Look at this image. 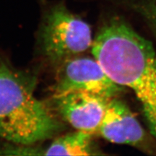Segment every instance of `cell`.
Segmentation results:
<instances>
[{
	"mask_svg": "<svg viewBox=\"0 0 156 156\" xmlns=\"http://www.w3.org/2000/svg\"><path fill=\"white\" fill-rule=\"evenodd\" d=\"M105 23L93 41V55L114 83L133 91L156 138L155 48L121 17Z\"/></svg>",
	"mask_w": 156,
	"mask_h": 156,
	"instance_id": "obj_1",
	"label": "cell"
},
{
	"mask_svg": "<svg viewBox=\"0 0 156 156\" xmlns=\"http://www.w3.org/2000/svg\"><path fill=\"white\" fill-rule=\"evenodd\" d=\"M36 80L0 61V138L29 146L53 136L61 124L35 95Z\"/></svg>",
	"mask_w": 156,
	"mask_h": 156,
	"instance_id": "obj_2",
	"label": "cell"
},
{
	"mask_svg": "<svg viewBox=\"0 0 156 156\" xmlns=\"http://www.w3.org/2000/svg\"><path fill=\"white\" fill-rule=\"evenodd\" d=\"M41 2L38 43L41 51L48 62L59 66L92 46L93 40L88 23L70 11L64 1L41 0Z\"/></svg>",
	"mask_w": 156,
	"mask_h": 156,
	"instance_id": "obj_3",
	"label": "cell"
},
{
	"mask_svg": "<svg viewBox=\"0 0 156 156\" xmlns=\"http://www.w3.org/2000/svg\"><path fill=\"white\" fill-rule=\"evenodd\" d=\"M58 67L54 95L69 92H86L112 98L123 90L109 77L95 58L77 56Z\"/></svg>",
	"mask_w": 156,
	"mask_h": 156,
	"instance_id": "obj_4",
	"label": "cell"
},
{
	"mask_svg": "<svg viewBox=\"0 0 156 156\" xmlns=\"http://www.w3.org/2000/svg\"><path fill=\"white\" fill-rule=\"evenodd\" d=\"M111 98L86 92H69L54 95L59 114L77 130L98 132Z\"/></svg>",
	"mask_w": 156,
	"mask_h": 156,
	"instance_id": "obj_5",
	"label": "cell"
},
{
	"mask_svg": "<svg viewBox=\"0 0 156 156\" xmlns=\"http://www.w3.org/2000/svg\"><path fill=\"white\" fill-rule=\"evenodd\" d=\"M98 132L103 138L116 144L140 145L145 132L126 104L112 98L108 101Z\"/></svg>",
	"mask_w": 156,
	"mask_h": 156,
	"instance_id": "obj_6",
	"label": "cell"
},
{
	"mask_svg": "<svg viewBox=\"0 0 156 156\" xmlns=\"http://www.w3.org/2000/svg\"><path fill=\"white\" fill-rule=\"evenodd\" d=\"M91 134L77 130L74 133L60 136L45 150L44 155L87 156L97 154Z\"/></svg>",
	"mask_w": 156,
	"mask_h": 156,
	"instance_id": "obj_7",
	"label": "cell"
},
{
	"mask_svg": "<svg viewBox=\"0 0 156 156\" xmlns=\"http://www.w3.org/2000/svg\"><path fill=\"white\" fill-rule=\"evenodd\" d=\"M119 4L143 17L156 32V0H119Z\"/></svg>",
	"mask_w": 156,
	"mask_h": 156,
	"instance_id": "obj_8",
	"label": "cell"
}]
</instances>
